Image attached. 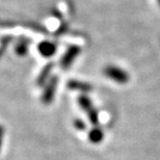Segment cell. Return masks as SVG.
Segmentation results:
<instances>
[{"label": "cell", "mask_w": 160, "mask_h": 160, "mask_svg": "<svg viewBox=\"0 0 160 160\" xmlns=\"http://www.w3.org/2000/svg\"><path fill=\"white\" fill-rule=\"evenodd\" d=\"M55 86H56V80H53L50 83V85L47 88L46 92H45V94L43 96V100L45 103H49V102L52 101L53 96L55 94Z\"/></svg>", "instance_id": "cell-4"}, {"label": "cell", "mask_w": 160, "mask_h": 160, "mask_svg": "<svg viewBox=\"0 0 160 160\" xmlns=\"http://www.w3.org/2000/svg\"><path fill=\"white\" fill-rule=\"evenodd\" d=\"M80 49L78 47H71L70 49L67 51V53L65 54L62 60V66L63 68H68V67L73 62V60L75 59V57L78 55Z\"/></svg>", "instance_id": "cell-2"}, {"label": "cell", "mask_w": 160, "mask_h": 160, "mask_svg": "<svg viewBox=\"0 0 160 160\" xmlns=\"http://www.w3.org/2000/svg\"><path fill=\"white\" fill-rule=\"evenodd\" d=\"M39 51L42 55L49 57L51 55H53L56 51V47L53 43H50V42H43V43L40 44L39 46Z\"/></svg>", "instance_id": "cell-3"}, {"label": "cell", "mask_w": 160, "mask_h": 160, "mask_svg": "<svg viewBox=\"0 0 160 160\" xmlns=\"http://www.w3.org/2000/svg\"><path fill=\"white\" fill-rule=\"evenodd\" d=\"M0 146H1V142H0Z\"/></svg>", "instance_id": "cell-9"}, {"label": "cell", "mask_w": 160, "mask_h": 160, "mask_svg": "<svg viewBox=\"0 0 160 160\" xmlns=\"http://www.w3.org/2000/svg\"><path fill=\"white\" fill-rule=\"evenodd\" d=\"M105 75L108 78L112 79L119 83H125L128 80L127 73H125L120 68H117V67H112V66H109L105 69Z\"/></svg>", "instance_id": "cell-1"}, {"label": "cell", "mask_w": 160, "mask_h": 160, "mask_svg": "<svg viewBox=\"0 0 160 160\" xmlns=\"http://www.w3.org/2000/svg\"><path fill=\"white\" fill-rule=\"evenodd\" d=\"M77 123H78V124H76V125H75V126H76V127H77V128H79V129H83V128H85V126H84V125H83V124H82V122H80V121H78V122H77Z\"/></svg>", "instance_id": "cell-8"}, {"label": "cell", "mask_w": 160, "mask_h": 160, "mask_svg": "<svg viewBox=\"0 0 160 160\" xmlns=\"http://www.w3.org/2000/svg\"><path fill=\"white\" fill-rule=\"evenodd\" d=\"M88 137H89V140H91L92 142L98 143V142H101L102 138H103V132H102L100 129H94L89 132Z\"/></svg>", "instance_id": "cell-5"}, {"label": "cell", "mask_w": 160, "mask_h": 160, "mask_svg": "<svg viewBox=\"0 0 160 160\" xmlns=\"http://www.w3.org/2000/svg\"><path fill=\"white\" fill-rule=\"evenodd\" d=\"M158 1H159V2H160V0H158Z\"/></svg>", "instance_id": "cell-10"}, {"label": "cell", "mask_w": 160, "mask_h": 160, "mask_svg": "<svg viewBox=\"0 0 160 160\" xmlns=\"http://www.w3.org/2000/svg\"><path fill=\"white\" fill-rule=\"evenodd\" d=\"M69 86L73 89H80V91H84V92H88L91 88V85L89 84H86V83L83 82H78V81H71Z\"/></svg>", "instance_id": "cell-6"}, {"label": "cell", "mask_w": 160, "mask_h": 160, "mask_svg": "<svg viewBox=\"0 0 160 160\" xmlns=\"http://www.w3.org/2000/svg\"><path fill=\"white\" fill-rule=\"evenodd\" d=\"M79 104H80V106L82 107V109L86 110L88 112V111H91L92 109H94V108H92V102L89 101V99L86 98V97H80Z\"/></svg>", "instance_id": "cell-7"}]
</instances>
